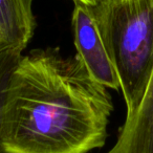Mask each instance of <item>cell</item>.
Wrapping results in <instances>:
<instances>
[{"mask_svg":"<svg viewBox=\"0 0 153 153\" xmlns=\"http://www.w3.org/2000/svg\"><path fill=\"white\" fill-rule=\"evenodd\" d=\"M107 89L78 55L47 47L22 56L7 92L4 153H87L103 147L113 111Z\"/></svg>","mask_w":153,"mask_h":153,"instance_id":"cell-1","label":"cell"},{"mask_svg":"<svg viewBox=\"0 0 153 153\" xmlns=\"http://www.w3.org/2000/svg\"><path fill=\"white\" fill-rule=\"evenodd\" d=\"M34 0H0V49L23 51L36 30Z\"/></svg>","mask_w":153,"mask_h":153,"instance_id":"cell-5","label":"cell"},{"mask_svg":"<svg viewBox=\"0 0 153 153\" xmlns=\"http://www.w3.org/2000/svg\"><path fill=\"white\" fill-rule=\"evenodd\" d=\"M74 1H79V2L84 3V4L88 5V7H94V5H96L100 0H74Z\"/></svg>","mask_w":153,"mask_h":153,"instance_id":"cell-7","label":"cell"},{"mask_svg":"<svg viewBox=\"0 0 153 153\" xmlns=\"http://www.w3.org/2000/svg\"><path fill=\"white\" fill-rule=\"evenodd\" d=\"M108 153H153V70L142 103L131 117H126Z\"/></svg>","mask_w":153,"mask_h":153,"instance_id":"cell-4","label":"cell"},{"mask_svg":"<svg viewBox=\"0 0 153 153\" xmlns=\"http://www.w3.org/2000/svg\"><path fill=\"white\" fill-rule=\"evenodd\" d=\"M22 57V51L15 48L0 49V153H4L2 146L3 122L10 81L14 69Z\"/></svg>","mask_w":153,"mask_h":153,"instance_id":"cell-6","label":"cell"},{"mask_svg":"<svg viewBox=\"0 0 153 153\" xmlns=\"http://www.w3.org/2000/svg\"><path fill=\"white\" fill-rule=\"evenodd\" d=\"M74 4L71 27L76 55L92 79L106 88L119 90V76L102 42L90 7L79 1H74Z\"/></svg>","mask_w":153,"mask_h":153,"instance_id":"cell-3","label":"cell"},{"mask_svg":"<svg viewBox=\"0 0 153 153\" xmlns=\"http://www.w3.org/2000/svg\"><path fill=\"white\" fill-rule=\"evenodd\" d=\"M90 10L130 117L142 103L153 70V0H100Z\"/></svg>","mask_w":153,"mask_h":153,"instance_id":"cell-2","label":"cell"}]
</instances>
